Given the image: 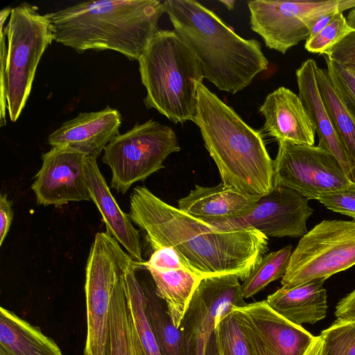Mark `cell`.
<instances>
[{
	"mask_svg": "<svg viewBox=\"0 0 355 355\" xmlns=\"http://www.w3.org/2000/svg\"><path fill=\"white\" fill-rule=\"evenodd\" d=\"M174 130L150 119L114 137L105 148L102 161L111 169V188L125 193L137 182L164 168L166 158L180 150Z\"/></svg>",
	"mask_w": 355,
	"mask_h": 355,
	"instance_id": "obj_7",
	"label": "cell"
},
{
	"mask_svg": "<svg viewBox=\"0 0 355 355\" xmlns=\"http://www.w3.org/2000/svg\"><path fill=\"white\" fill-rule=\"evenodd\" d=\"M85 175L91 200L102 216L105 232L113 237L135 261L144 262L139 232L128 214L121 209L115 200L100 171L96 159L87 157Z\"/></svg>",
	"mask_w": 355,
	"mask_h": 355,
	"instance_id": "obj_19",
	"label": "cell"
},
{
	"mask_svg": "<svg viewBox=\"0 0 355 355\" xmlns=\"http://www.w3.org/2000/svg\"><path fill=\"white\" fill-rule=\"evenodd\" d=\"M324 55L355 73V31L349 33Z\"/></svg>",
	"mask_w": 355,
	"mask_h": 355,
	"instance_id": "obj_35",
	"label": "cell"
},
{
	"mask_svg": "<svg viewBox=\"0 0 355 355\" xmlns=\"http://www.w3.org/2000/svg\"><path fill=\"white\" fill-rule=\"evenodd\" d=\"M259 112L265 118L263 130L277 141L314 146L313 125L299 96L288 88L268 94Z\"/></svg>",
	"mask_w": 355,
	"mask_h": 355,
	"instance_id": "obj_17",
	"label": "cell"
},
{
	"mask_svg": "<svg viewBox=\"0 0 355 355\" xmlns=\"http://www.w3.org/2000/svg\"><path fill=\"white\" fill-rule=\"evenodd\" d=\"M205 355H218L214 332L209 339Z\"/></svg>",
	"mask_w": 355,
	"mask_h": 355,
	"instance_id": "obj_41",
	"label": "cell"
},
{
	"mask_svg": "<svg viewBox=\"0 0 355 355\" xmlns=\"http://www.w3.org/2000/svg\"><path fill=\"white\" fill-rule=\"evenodd\" d=\"M325 280L317 279L292 287L282 286L266 300L274 311L295 324H315L327 315Z\"/></svg>",
	"mask_w": 355,
	"mask_h": 355,
	"instance_id": "obj_21",
	"label": "cell"
},
{
	"mask_svg": "<svg viewBox=\"0 0 355 355\" xmlns=\"http://www.w3.org/2000/svg\"><path fill=\"white\" fill-rule=\"evenodd\" d=\"M308 200L294 189L275 185L247 214L208 223L218 228L252 227L267 237H302L308 232L307 219L313 212Z\"/></svg>",
	"mask_w": 355,
	"mask_h": 355,
	"instance_id": "obj_14",
	"label": "cell"
},
{
	"mask_svg": "<svg viewBox=\"0 0 355 355\" xmlns=\"http://www.w3.org/2000/svg\"><path fill=\"white\" fill-rule=\"evenodd\" d=\"M122 275L123 272L114 289L110 329L104 355H137L135 331L127 304Z\"/></svg>",
	"mask_w": 355,
	"mask_h": 355,
	"instance_id": "obj_25",
	"label": "cell"
},
{
	"mask_svg": "<svg viewBox=\"0 0 355 355\" xmlns=\"http://www.w3.org/2000/svg\"><path fill=\"white\" fill-rule=\"evenodd\" d=\"M144 268L153 279L156 294L164 302L173 322L179 328L202 278L187 268L159 272L149 267Z\"/></svg>",
	"mask_w": 355,
	"mask_h": 355,
	"instance_id": "obj_23",
	"label": "cell"
},
{
	"mask_svg": "<svg viewBox=\"0 0 355 355\" xmlns=\"http://www.w3.org/2000/svg\"><path fill=\"white\" fill-rule=\"evenodd\" d=\"M144 266L159 272L187 268L171 248H162L153 251L148 261L144 262Z\"/></svg>",
	"mask_w": 355,
	"mask_h": 355,
	"instance_id": "obj_36",
	"label": "cell"
},
{
	"mask_svg": "<svg viewBox=\"0 0 355 355\" xmlns=\"http://www.w3.org/2000/svg\"><path fill=\"white\" fill-rule=\"evenodd\" d=\"M214 336L218 355H250L233 309L217 320Z\"/></svg>",
	"mask_w": 355,
	"mask_h": 355,
	"instance_id": "obj_29",
	"label": "cell"
},
{
	"mask_svg": "<svg viewBox=\"0 0 355 355\" xmlns=\"http://www.w3.org/2000/svg\"><path fill=\"white\" fill-rule=\"evenodd\" d=\"M275 185L295 190L308 200L340 189L350 182L336 157L320 146L278 141Z\"/></svg>",
	"mask_w": 355,
	"mask_h": 355,
	"instance_id": "obj_11",
	"label": "cell"
},
{
	"mask_svg": "<svg viewBox=\"0 0 355 355\" xmlns=\"http://www.w3.org/2000/svg\"><path fill=\"white\" fill-rule=\"evenodd\" d=\"M132 258L106 232H98L85 269L87 337L83 355H104L116 282Z\"/></svg>",
	"mask_w": 355,
	"mask_h": 355,
	"instance_id": "obj_8",
	"label": "cell"
},
{
	"mask_svg": "<svg viewBox=\"0 0 355 355\" xmlns=\"http://www.w3.org/2000/svg\"><path fill=\"white\" fill-rule=\"evenodd\" d=\"M0 354L3 355H64L41 330L13 312L0 309Z\"/></svg>",
	"mask_w": 355,
	"mask_h": 355,
	"instance_id": "obj_22",
	"label": "cell"
},
{
	"mask_svg": "<svg viewBox=\"0 0 355 355\" xmlns=\"http://www.w3.org/2000/svg\"><path fill=\"white\" fill-rule=\"evenodd\" d=\"M0 355H3V354H0Z\"/></svg>",
	"mask_w": 355,
	"mask_h": 355,
	"instance_id": "obj_45",
	"label": "cell"
},
{
	"mask_svg": "<svg viewBox=\"0 0 355 355\" xmlns=\"http://www.w3.org/2000/svg\"><path fill=\"white\" fill-rule=\"evenodd\" d=\"M291 254L292 246L288 245L277 251L264 254L243 281L241 291L243 298L252 297L272 282L282 278Z\"/></svg>",
	"mask_w": 355,
	"mask_h": 355,
	"instance_id": "obj_28",
	"label": "cell"
},
{
	"mask_svg": "<svg viewBox=\"0 0 355 355\" xmlns=\"http://www.w3.org/2000/svg\"><path fill=\"white\" fill-rule=\"evenodd\" d=\"M316 80L333 126L355 164V123L344 107L327 69L318 67Z\"/></svg>",
	"mask_w": 355,
	"mask_h": 355,
	"instance_id": "obj_27",
	"label": "cell"
},
{
	"mask_svg": "<svg viewBox=\"0 0 355 355\" xmlns=\"http://www.w3.org/2000/svg\"><path fill=\"white\" fill-rule=\"evenodd\" d=\"M353 31L343 12H336L320 31L306 40L304 48L309 52L325 55Z\"/></svg>",
	"mask_w": 355,
	"mask_h": 355,
	"instance_id": "obj_31",
	"label": "cell"
},
{
	"mask_svg": "<svg viewBox=\"0 0 355 355\" xmlns=\"http://www.w3.org/2000/svg\"><path fill=\"white\" fill-rule=\"evenodd\" d=\"M329 79L344 107L355 123V73L324 55Z\"/></svg>",
	"mask_w": 355,
	"mask_h": 355,
	"instance_id": "obj_32",
	"label": "cell"
},
{
	"mask_svg": "<svg viewBox=\"0 0 355 355\" xmlns=\"http://www.w3.org/2000/svg\"><path fill=\"white\" fill-rule=\"evenodd\" d=\"M250 355H304L314 339L302 325L274 311L266 300L233 309Z\"/></svg>",
	"mask_w": 355,
	"mask_h": 355,
	"instance_id": "obj_13",
	"label": "cell"
},
{
	"mask_svg": "<svg viewBox=\"0 0 355 355\" xmlns=\"http://www.w3.org/2000/svg\"><path fill=\"white\" fill-rule=\"evenodd\" d=\"M248 6L251 29L268 48L285 54L309 37L320 16L354 8L355 0H255Z\"/></svg>",
	"mask_w": 355,
	"mask_h": 355,
	"instance_id": "obj_10",
	"label": "cell"
},
{
	"mask_svg": "<svg viewBox=\"0 0 355 355\" xmlns=\"http://www.w3.org/2000/svg\"><path fill=\"white\" fill-rule=\"evenodd\" d=\"M239 279L234 274L200 279L179 327L184 355H205L217 320L247 304Z\"/></svg>",
	"mask_w": 355,
	"mask_h": 355,
	"instance_id": "obj_12",
	"label": "cell"
},
{
	"mask_svg": "<svg viewBox=\"0 0 355 355\" xmlns=\"http://www.w3.org/2000/svg\"><path fill=\"white\" fill-rule=\"evenodd\" d=\"M12 203L6 193L0 196V246L2 245L13 219Z\"/></svg>",
	"mask_w": 355,
	"mask_h": 355,
	"instance_id": "obj_37",
	"label": "cell"
},
{
	"mask_svg": "<svg viewBox=\"0 0 355 355\" xmlns=\"http://www.w3.org/2000/svg\"><path fill=\"white\" fill-rule=\"evenodd\" d=\"M318 200L327 209L355 220V182L350 181L344 188L323 193Z\"/></svg>",
	"mask_w": 355,
	"mask_h": 355,
	"instance_id": "obj_33",
	"label": "cell"
},
{
	"mask_svg": "<svg viewBox=\"0 0 355 355\" xmlns=\"http://www.w3.org/2000/svg\"><path fill=\"white\" fill-rule=\"evenodd\" d=\"M137 61L146 107L175 123L193 121L197 83L204 77L199 60L176 32L159 29Z\"/></svg>",
	"mask_w": 355,
	"mask_h": 355,
	"instance_id": "obj_5",
	"label": "cell"
},
{
	"mask_svg": "<svg viewBox=\"0 0 355 355\" xmlns=\"http://www.w3.org/2000/svg\"><path fill=\"white\" fill-rule=\"evenodd\" d=\"M193 122L214 159L222 183L243 194L260 198L275 187L274 160L261 133L202 83H197Z\"/></svg>",
	"mask_w": 355,
	"mask_h": 355,
	"instance_id": "obj_3",
	"label": "cell"
},
{
	"mask_svg": "<svg viewBox=\"0 0 355 355\" xmlns=\"http://www.w3.org/2000/svg\"><path fill=\"white\" fill-rule=\"evenodd\" d=\"M334 14H327L320 16L312 27L309 37L320 31L329 23Z\"/></svg>",
	"mask_w": 355,
	"mask_h": 355,
	"instance_id": "obj_40",
	"label": "cell"
},
{
	"mask_svg": "<svg viewBox=\"0 0 355 355\" xmlns=\"http://www.w3.org/2000/svg\"><path fill=\"white\" fill-rule=\"evenodd\" d=\"M259 198L243 194L222 182L214 187L196 185L187 196L178 200V208L210 223L243 216Z\"/></svg>",
	"mask_w": 355,
	"mask_h": 355,
	"instance_id": "obj_20",
	"label": "cell"
},
{
	"mask_svg": "<svg viewBox=\"0 0 355 355\" xmlns=\"http://www.w3.org/2000/svg\"><path fill=\"white\" fill-rule=\"evenodd\" d=\"M121 123L120 112L109 106L96 112H80L51 132L47 141L52 147L67 146L96 159L119 135Z\"/></svg>",
	"mask_w": 355,
	"mask_h": 355,
	"instance_id": "obj_16",
	"label": "cell"
},
{
	"mask_svg": "<svg viewBox=\"0 0 355 355\" xmlns=\"http://www.w3.org/2000/svg\"><path fill=\"white\" fill-rule=\"evenodd\" d=\"M174 31L200 62L204 78L234 94L268 69L261 43L237 35L214 11L193 0L164 1Z\"/></svg>",
	"mask_w": 355,
	"mask_h": 355,
	"instance_id": "obj_4",
	"label": "cell"
},
{
	"mask_svg": "<svg viewBox=\"0 0 355 355\" xmlns=\"http://www.w3.org/2000/svg\"><path fill=\"white\" fill-rule=\"evenodd\" d=\"M146 312L161 355H184L180 330L173 322L154 286L144 284Z\"/></svg>",
	"mask_w": 355,
	"mask_h": 355,
	"instance_id": "obj_26",
	"label": "cell"
},
{
	"mask_svg": "<svg viewBox=\"0 0 355 355\" xmlns=\"http://www.w3.org/2000/svg\"><path fill=\"white\" fill-rule=\"evenodd\" d=\"M6 28L7 110L15 122L29 97L40 58L53 37L47 14H40L27 3L12 8Z\"/></svg>",
	"mask_w": 355,
	"mask_h": 355,
	"instance_id": "obj_6",
	"label": "cell"
},
{
	"mask_svg": "<svg viewBox=\"0 0 355 355\" xmlns=\"http://www.w3.org/2000/svg\"><path fill=\"white\" fill-rule=\"evenodd\" d=\"M12 8L6 7L0 12V29H1V71H0V90H1V109H0V125L2 127L6 124V109L7 108V98L6 91V69L7 62L8 46L6 45V20L10 16Z\"/></svg>",
	"mask_w": 355,
	"mask_h": 355,
	"instance_id": "obj_34",
	"label": "cell"
},
{
	"mask_svg": "<svg viewBox=\"0 0 355 355\" xmlns=\"http://www.w3.org/2000/svg\"><path fill=\"white\" fill-rule=\"evenodd\" d=\"M346 19L349 26L355 31V8L349 10Z\"/></svg>",
	"mask_w": 355,
	"mask_h": 355,
	"instance_id": "obj_42",
	"label": "cell"
},
{
	"mask_svg": "<svg viewBox=\"0 0 355 355\" xmlns=\"http://www.w3.org/2000/svg\"><path fill=\"white\" fill-rule=\"evenodd\" d=\"M320 335L323 355H355V320L337 319Z\"/></svg>",
	"mask_w": 355,
	"mask_h": 355,
	"instance_id": "obj_30",
	"label": "cell"
},
{
	"mask_svg": "<svg viewBox=\"0 0 355 355\" xmlns=\"http://www.w3.org/2000/svg\"><path fill=\"white\" fill-rule=\"evenodd\" d=\"M164 12L157 0L80 2L47 13L53 40L78 53L112 50L138 60L159 30Z\"/></svg>",
	"mask_w": 355,
	"mask_h": 355,
	"instance_id": "obj_2",
	"label": "cell"
},
{
	"mask_svg": "<svg viewBox=\"0 0 355 355\" xmlns=\"http://www.w3.org/2000/svg\"><path fill=\"white\" fill-rule=\"evenodd\" d=\"M143 263L132 258L127 262L122 275L124 290L132 322L145 355H161L146 312L144 283L136 275Z\"/></svg>",
	"mask_w": 355,
	"mask_h": 355,
	"instance_id": "obj_24",
	"label": "cell"
},
{
	"mask_svg": "<svg viewBox=\"0 0 355 355\" xmlns=\"http://www.w3.org/2000/svg\"><path fill=\"white\" fill-rule=\"evenodd\" d=\"M354 265L355 220H324L301 237L281 284L288 288L327 279Z\"/></svg>",
	"mask_w": 355,
	"mask_h": 355,
	"instance_id": "obj_9",
	"label": "cell"
},
{
	"mask_svg": "<svg viewBox=\"0 0 355 355\" xmlns=\"http://www.w3.org/2000/svg\"><path fill=\"white\" fill-rule=\"evenodd\" d=\"M134 331H135V347H136V354L137 355H145V353L144 352V350L142 349V347L141 345V343L139 340V338L137 336V334L135 332V330L134 329Z\"/></svg>",
	"mask_w": 355,
	"mask_h": 355,
	"instance_id": "obj_43",
	"label": "cell"
},
{
	"mask_svg": "<svg viewBox=\"0 0 355 355\" xmlns=\"http://www.w3.org/2000/svg\"><path fill=\"white\" fill-rule=\"evenodd\" d=\"M317 62L304 61L295 71L298 96L318 136V146L337 159L347 178L355 182V164L337 135L322 102L316 80Z\"/></svg>",
	"mask_w": 355,
	"mask_h": 355,
	"instance_id": "obj_18",
	"label": "cell"
},
{
	"mask_svg": "<svg viewBox=\"0 0 355 355\" xmlns=\"http://www.w3.org/2000/svg\"><path fill=\"white\" fill-rule=\"evenodd\" d=\"M222 3H223L225 7L230 10H232L234 9V3H235V1H233V0H229V1H224V0H220V1Z\"/></svg>",
	"mask_w": 355,
	"mask_h": 355,
	"instance_id": "obj_44",
	"label": "cell"
},
{
	"mask_svg": "<svg viewBox=\"0 0 355 355\" xmlns=\"http://www.w3.org/2000/svg\"><path fill=\"white\" fill-rule=\"evenodd\" d=\"M335 315L337 319L355 320V288L338 302Z\"/></svg>",
	"mask_w": 355,
	"mask_h": 355,
	"instance_id": "obj_38",
	"label": "cell"
},
{
	"mask_svg": "<svg viewBox=\"0 0 355 355\" xmlns=\"http://www.w3.org/2000/svg\"><path fill=\"white\" fill-rule=\"evenodd\" d=\"M130 218L151 249L171 248L184 266L200 278L234 274L244 281L268 250V237L252 227L218 228L136 187Z\"/></svg>",
	"mask_w": 355,
	"mask_h": 355,
	"instance_id": "obj_1",
	"label": "cell"
},
{
	"mask_svg": "<svg viewBox=\"0 0 355 355\" xmlns=\"http://www.w3.org/2000/svg\"><path fill=\"white\" fill-rule=\"evenodd\" d=\"M324 340L321 335L315 336L304 355H323Z\"/></svg>",
	"mask_w": 355,
	"mask_h": 355,
	"instance_id": "obj_39",
	"label": "cell"
},
{
	"mask_svg": "<svg viewBox=\"0 0 355 355\" xmlns=\"http://www.w3.org/2000/svg\"><path fill=\"white\" fill-rule=\"evenodd\" d=\"M87 156L67 146H53L42 154V164L31 189L38 205L62 207L70 202L91 200L87 187Z\"/></svg>",
	"mask_w": 355,
	"mask_h": 355,
	"instance_id": "obj_15",
	"label": "cell"
}]
</instances>
